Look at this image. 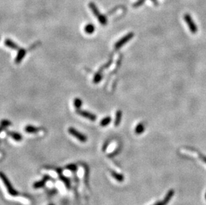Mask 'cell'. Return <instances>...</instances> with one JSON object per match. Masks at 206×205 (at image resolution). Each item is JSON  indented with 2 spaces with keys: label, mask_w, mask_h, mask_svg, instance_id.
<instances>
[{
  "label": "cell",
  "mask_w": 206,
  "mask_h": 205,
  "mask_svg": "<svg viewBox=\"0 0 206 205\" xmlns=\"http://www.w3.org/2000/svg\"><path fill=\"white\" fill-rule=\"evenodd\" d=\"M159 204H160V202H157V203L153 205H159Z\"/></svg>",
  "instance_id": "cb8c5ba5"
},
{
  "label": "cell",
  "mask_w": 206,
  "mask_h": 205,
  "mask_svg": "<svg viewBox=\"0 0 206 205\" xmlns=\"http://www.w3.org/2000/svg\"><path fill=\"white\" fill-rule=\"evenodd\" d=\"M8 134L13 140H15L16 141H21L22 140V136L20 133H16V132H9Z\"/></svg>",
  "instance_id": "4fadbf2b"
},
{
  "label": "cell",
  "mask_w": 206,
  "mask_h": 205,
  "mask_svg": "<svg viewBox=\"0 0 206 205\" xmlns=\"http://www.w3.org/2000/svg\"><path fill=\"white\" fill-rule=\"evenodd\" d=\"M183 18H184V20L186 21V23L188 24V25L189 28V30L191 31V33L194 34L196 33L198 29H197V27L196 26V24H195L193 19L191 18L190 15L185 14L184 15Z\"/></svg>",
  "instance_id": "7a4b0ae2"
},
{
  "label": "cell",
  "mask_w": 206,
  "mask_h": 205,
  "mask_svg": "<svg viewBox=\"0 0 206 205\" xmlns=\"http://www.w3.org/2000/svg\"><path fill=\"white\" fill-rule=\"evenodd\" d=\"M111 174H112V177L114 178L115 180H117L118 181H119V182H123V180H124L123 175L121 174H119V173H118V172H116L113 171H111Z\"/></svg>",
  "instance_id": "5bb4252c"
},
{
  "label": "cell",
  "mask_w": 206,
  "mask_h": 205,
  "mask_svg": "<svg viewBox=\"0 0 206 205\" xmlns=\"http://www.w3.org/2000/svg\"><path fill=\"white\" fill-rule=\"evenodd\" d=\"M5 45H6L7 47L11 48V49L17 50L19 49L18 45L15 44L14 41H13L12 40H11L10 39H6L4 41Z\"/></svg>",
  "instance_id": "ba28073f"
},
{
  "label": "cell",
  "mask_w": 206,
  "mask_h": 205,
  "mask_svg": "<svg viewBox=\"0 0 206 205\" xmlns=\"http://www.w3.org/2000/svg\"><path fill=\"white\" fill-rule=\"evenodd\" d=\"M39 131V129L33 125H28L25 127V131L28 133H36Z\"/></svg>",
  "instance_id": "8fae6325"
},
{
  "label": "cell",
  "mask_w": 206,
  "mask_h": 205,
  "mask_svg": "<svg viewBox=\"0 0 206 205\" xmlns=\"http://www.w3.org/2000/svg\"><path fill=\"white\" fill-rule=\"evenodd\" d=\"M134 33H132V32L126 35V36H125L123 37H122V38L119 40V41L115 44V49H119L120 48L123 46V45L126 44L127 42H128L130 39H131L133 37H134Z\"/></svg>",
  "instance_id": "277c9868"
},
{
  "label": "cell",
  "mask_w": 206,
  "mask_h": 205,
  "mask_svg": "<svg viewBox=\"0 0 206 205\" xmlns=\"http://www.w3.org/2000/svg\"><path fill=\"white\" fill-rule=\"evenodd\" d=\"M151 1H153V2H155V3H156V1H157V0H151Z\"/></svg>",
  "instance_id": "d4e9b609"
},
{
  "label": "cell",
  "mask_w": 206,
  "mask_h": 205,
  "mask_svg": "<svg viewBox=\"0 0 206 205\" xmlns=\"http://www.w3.org/2000/svg\"><path fill=\"white\" fill-rule=\"evenodd\" d=\"M205 200H206V194H205Z\"/></svg>",
  "instance_id": "484cf974"
},
{
  "label": "cell",
  "mask_w": 206,
  "mask_h": 205,
  "mask_svg": "<svg viewBox=\"0 0 206 205\" xmlns=\"http://www.w3.org/2000/svg\"><path fill=\"white\" fill-rule=\"evenodd\" d=\"M0 179H1V180L4 182V184L5 185V187H6L7 190L8 191V193L10 194V195H17V192L13 189L12 188V185H11L10 182H9V180L7 179V177L5 176V175L1 173V172H0Z\"/></svg>",
  "instance_id": "3957f363"
},
{
  "label": "cell",
  "mask_w": 206,
  "mask_h": 205,
  "mask_svg": "<svg viewBox=\"0 0 206 205\" xmlns=\"http://www.w3.org/2000/svg\"><path fill=\"white\" fill-rule=\"evenodd\" d=\"M82 100L80 98H75L74 100V105L77 109H80L82 106Z\"/></svg>",
  "instance_id": "ffe728a7"
},
{
  "label": "cell",
  "mask_w": 206,
  "mask_h": 205,
  "mask_svg": "<svg viewBox=\"0 0 206 205\" xmlns=\"http://www.w3.org/2000/svg\"><path fill=\"white\" fill-rule=\"evenodd\" d=\"M121 117H122V112H121L120 110H117L115 113V119L114 123L115 126H119V125H120L121 123Z\"/></svg>",
  "instance_id": "30bf717a"
},
{
  "label": "cell",
  "mask_w": 206,
  "mask_h": 205,
  "mask_svg": "<svg viewBox=\"0 0 206 205\" xmlns=\"http://www.w3.org/2000/svg\"><path fill=\"white\" fill-rule=\"evenodd\" d=\"M195 152H196L197 155H198V156H199V158L201 159V160H202V161H204L205 163H206V156H204V155H202V154H200L198 152H197L195 150Z\"/></svg>",
  "instance_id": "603a6c76"
},
{
  "label": "cell",
  "mask_w": 206,
  "mask_h": 205,
  "mask_svg": "<svg viewBox=\"0 0 206 205\" xmlns=\"http://www.w3.org/2000/svg\"><path fill=\"white\" fill-rule=\"evenodd\" d=\"M51 205H53V204H51Z\"/></svg>",
  "instance_id": "4316f807"
},
{
  "label": "cell",
  "mask_w": 206,
  "mask_h": 205,
  "mask_svg": "<svg viewBox=\"0 0 206 205\" xmlns=\"http://www.w3.org/2000/svg\"><path fill=\"white\" fill-rule=\"evenodd\" d=\"M144 2H145V0H138V1H137L136 3H135V4H134V7H140V6H141V5H142Z\"/></svg>",
  "instance_id": "7402d4cb"
},
{
  "label": "cell",
  "mask_w": 206,
  "mask_h": 205,
  "mask_svg": "<svg viewBox=\"0 0 206 205\" xmlns=\"http://www.w3.org/2000/svg\"><path fill=\"white\" fill-rule=\"evenodd\" d=\"M173 195H174V190H169L167 193L166 196H165L163 201L160 202V204L159 205H167V204L169 203V201L172 199L173 197Z\"/></svg>",
  "instance_id": "52a82bcc"
},
{
  "label": "cell",
  "mask_w": 206,
  "mask_h": 205,
  "mask_svg": "<svg viewBox=\"0 0 206 205\" xmlns=\"http://www.w3.org/2000/svg\"><path fill=\"white\" fill-rule=\"evenodd\" d=\"M12 125V123L10 122L9 121H8L7 119H4L1 121V123H0V133L4 130V129L7 127V126H9Z\"/></svg>",
  "instance_id": "2e32d148"
},
{
  "label": "cell",
  "mask_w": 206,
  "mask_h": 205,
  "mask_svg": "<svg viewBox=\"0 0 206 205\" xmlns=\"http://www.w3.org/2000/svg\"><path fill=\"white\" fill-rule=\"evenodd\" d=\"M76 113L78 115H80L82 117L88 118V119L90 120L91 121H95L97 119V117L96 115L93 114L89 111H87V110H80V109H77Z\"/></svg>",
  "instance_id": "5b68a950"
},
{
  "label": "cell",
  "mask_w": 206,
  "mask_h": 205,
  "mask_svg": "<svg viewBox=\"0 0 206 205\" xmlns=\"http://www.w3.org/2000/svg\"><path fill=\"white\" fill-rule=\"evenodd\" d=\"M97 19H98V21H99V22L100 24H102V25H107V17H105L104 15L99 14V15L97 16Z\"/></svg>",
  "instance_id": "ac0fdd59"
},
{
  "label": "cell",
  "mask_w": 206,
  "mask_h": 205,
  "mask_svg": "<svg viewBox=\"0 0 206 205\" xmlns=\"http://www.w3.org/2000/svg\"><path fill=\"white\" fill-rule=\"evenodd\" d=\"M144 131H145V125H144V124H143L142 123L138 124V125L136 126V127H135V133L137 134H142L143 132H144Z\"/></svg>",
  "instance_id": "9a60e30c"
},
{
  "label": "cell",
  "mask_w": 206,
  "mask_h": 205,
  "mask_svg": "<svg viewBox=\"0 0 206 205\" xmlns=\"http://www.w3.org/2000/svg\"><path fill=\"white\" fill-rule=\"evenodd\" d=\"M46 182H47V180H45V179H44L43 180H41V181H39V182H37L35 183V184L34 185V188H40V187H42Z\"/></svg>",
  "instance_id": "44dd1931"
},
{
  "label": "cell",
  "mask_w": 206,
  "mask_h": 205,
  "mask_svg": "<svg viewBox=\"0 0 206 205\" xmlns=\"http://www.w3.org/2000/svg\"><path fill=\"white\" fill-rule=\"evenodd\" d=\"M26 54V49H23V48H21V49H20L18 51V55L16 56L15 59V63L19 64L20 63L21 61H22L23 59L24 58V57H25Z\"/></svg>",
  "instance_id": "8992f818"
},
{
  "label": "cell",
  "mask_w": 206,
  "mask_h": 205,
  "mask_svg": "<svg viewBox=\"0 0 206 205\" xmlns=\"http://www.w3.org/2000/svg\"><path fill=\"white\" fill-rule=\"evenodd\" d=\"M68 132L71 135L75 137V138H76L78 141H80V142H85L87 141V140H88L87 137L85 135V134L80 133V132L76 130V129L74 127H69L68 129Z\"/></svg>",
  "instance_id": "6da1fadb"
},
{
  "label": "cell",
  "mask_w": 206,
  "mask_h": 205,
  "mask_svg": "<svg viewBox=\"0 0 206 205\" xmlns=\"http://www.w3.org/2000/svg\"><path fill=\"white\" fill-rule=\"evenodd\" d=\"M102 78H103V75L101 73H97L94 75V79H93V82L94 83H96V84L99 83L102 81Z\"/></svg>",
  "instance_id": "d6986e66"
},
{
  "label": "cell",
  "mask_w": 206,
  "mask_h": 205,
  "mask_svg": "<svg viewBox=\"0 0 206 205\" xmlns=\"http://www.w3.org/2000/svg\"><path fill=\"white\" fill-rule=\"evenodd\" d=\"M111 121H112V118L110 117H104L100 121V125L102 126H106L111 123Z\"/></svg>",
  "instance_id": "e0dca14e"
},
{
  "label": "cell",
  "mask_w": 206,
  "mask_h": 205,
  "mask_svg": "<svg viewBox=\"0 0 206 205\" xmlns=\"http://www.w3.org/2000/svg\"><path fill=\"white\" fill-rule=\"evenodd\" d=\"M89 7L90 9H91L92 11V12H93V13L94 14V15H96V17H97V16H99V14H100V13H99V11L98 9V8L96 6V5L94 4V3L93 2H91V3H89Z\"/></svg>",
  "instance_id": "7c38bea8"
},
{
  "label": "cell",
  "mask_w": 206,
  "mask_h": 205,
  "mask_svg": "<svg viewBox=\"0 0 206 205\" xmlns=\"http://www.w3.org/2000/svg\"><path fill=\"white\" fill-rule=\"evenodd\" d=\"M95 30H96L95 26L91 23L87 24V25L85 26V28H84V31H85V32L87 34L94 33Z\"/></svg>",
  "instance_id": "9c48e42d"
}]
</instances>
